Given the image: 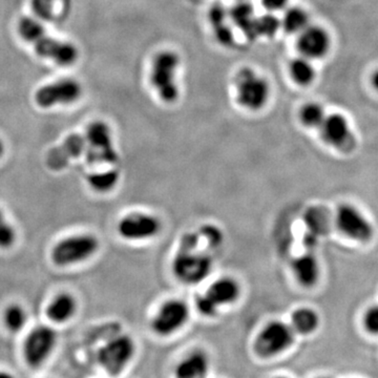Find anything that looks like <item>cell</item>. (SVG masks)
<instances>
[{"label": "cell", "mask_w": 378, "mask_h": 378, "mask_svg": "<svg viewBox=\"0 0 378 378\" xmlns=\"http://www.w3.org/2000/svg\"><path fill=\"white\" fill-rule=\"evenodd\" d=\"M215 257L197 230L186 232L180 239L172 259V273L184 285H198L211 275Z\"/></svg>", "instance_id": "6da1fadb"}, {"label": "cell", "mask_w": 378, "mask_h": 378, "mask_svg": "<svg viewBox=\"0 0 378 378\" xmlns=\"http://www.w3.org/2000/svg\"><path fill=\"white\" fill-rule=\"evenodd\" d=\"M18 32L24 40L34 47L40 57L52 60L59 66H70L78 58V51L72 43L49 36L45 29L34 18H22L18 24Z\"/></svg>", "instance_id": "7a4b0ae2"}, {"label": "cell", "mask_w": 378, "mask_h": 378, "mask_svg": "<svg viewBox=\"0 0 378 378\" xmlns=\"http://www.w3.org/2000/svg\"><path fill=\"white\" fill-rule=\"evenodd\" d=\"M241 296L242 287L239 280L232 276H221L197 296L195 306L202 317L213 319L219 315L222 309L236 304Z\"/></svg>", "instance_id": "3957f363"}, {"label": "cell", "mask_w": 378, "mask_h": 378, "mask_svg": "<svg viewBox=\"0 0 378 378\" xmlns=\"http://www.w3.org/2000/svg\"><path fill=\"white\" fill-rule=\"evenodd\" d=\"M180 57L174 52H161L156 56L151 72V82L158 96L166 103H176L180 95L176 75Z\"/></svg>", "instance_id": "277c9868"}, {"label": "cell", "mask_w": 378, "mask_h": 378, "mask_svg": "<svg viewBox=\"0 0 378 378\" xmlns=\"http://www.w3.org/2000/svg\"><path fill=\"white\" fill-rule=\"evenodd\" d=\"M296 334L289 323L280 319L268 322L257 333L253 349L259 356L271 358L289 350Z\"/></svg>", "instance_id": "5b68a950"}, {"label": "cell", "mask_w": 378, "mask_h": 378, "mask_svg": "<svg viewBox=\"0 0 378 378\" xmlns=\"http://www.w3.org/2000/svg\"><path fill=\"white\" fill-rule=\"evenodd\" d=\"M85 159L87 163L109 164L119 162V153L114 144L111 128L103 121H95L85 130Z\"/></svg>", "instance_id": "8992f818"}, {"label": "cell", "mask_w": 378, "mask_h": 378, "mask_svg": "<svg viewBox=\"0 0 378 378\" xmlns=\"http://www.w3.org/2000/svg\"><path fill=\"white\" fill-rule=\"evenodd\" d=\"M100 242L91 234H74L62 239L52 249L54 264L60 267L75 265L86 261L98 251Z\"/></svg>", "instance_id": "52a82bcc"}, {"label": "cell", "mask_w": 378, "mask_h": 378, "mask_svg": "<svg viewBox=\"0 0 378 378\" xmlns=\"http://www.w3.org/2000/svg\"><path fill=\"white\" fill-rule=\"evenodd\" d=\"M136 342L128 334H118L101 347L98 363L109 375H119L136 355Z\"/></svg>", "instance_id": "ba28073f"}, {"label": "cell", "mask_w": 378, "mask_h": 378, "mask_svg": "<svg viewBox=\"0 0 378 378\" xmlns=\"http://www.w3.org/2000/svg\"><path fill=\"white\" fill-rule=\"evenodd\" d=\"M236 87L238 103L248 111H259L269 100L270 89L267 80L250 68H245L239 73Z\"/></svg>", "instance_id": "9c48e42d"}, {"label": "cell", "mask_w": 378, "mask_h": 378, "mask_svg": "<svg viewBox=\"0 0 378 378\" xmlns=\"http://www.w3.org/2000/svg\"><path fill=\"white\" fill-rule=\"evenodd\" d=\"M190 317L188 304L180 298H169L156 311L151 321V329L161 338H169L186 326Z\"/></svg>", "instance_id": "30bf717a"}, {"label": "cell", "mask_w": 378, "mask_h": 378, "mask_svg": "<svg viewBox=\"0 0 378 378\" xmlns=\"http://www.w3.org/2000/svg\"><path fill=\"white\" fill-rule=\"evenodd\" d=\"M57 340V332L54 328L47 325L33 328L24 340V361L30 367H41L51 356Z\"/></svg>", "instance_id": "8fae6325"}, {"label": "cell", "mask_w": 378, "mask_h": 378, "mask_svg": "<svg viewBox=\"0 0 378 378\" xmlns=\"http://www.w3.org/2000/svg\"><path fill=\"white\" fill-rule=\"evenodd\" d=\"M161 220L149 213H132L124 216L117 225L118 234L122 239L130 242L149 241L159 236L161 232Z\"/></svg>", "instance_id": "7c38bea8"}, {"label": "cell", "mask_w": 378, "mask_h": 378, "mask_svg": "<svg viewBox=\"0 0 378 378\" xmlns=\"http://www.w3.org/2000/svg\"><path fill=\"white\" fill-rule=\"evenodd\" d=\"M334 222L338 229L351 240L365 243L373 238L374 227L371 222L353 205H340Z\"/></svg>", "instance_id": "4fadbf2b"}, {"label": "cell", "mask_w": 378, "mask_h": 378, "mask_svg": "<svg viewBox=\"0 0 378 378\" xmlns=\"http://www.w3.org/2000/svg\"><path fill=\"white\" fill-rule=\"evenodd\" d=\"M82 95V86L74 79H60L41 86L35 93V101L43 109L58 105H70Z\"/></svg>", "instance_id": "5bb4252c"}, {"label": "cell", "mask_w": 378, "mask_h": 378, "mask_svg": "<svg viewBox=\"0 0 378 378\" xmlns=\"http://www.w3.org/2000/svg\"><path fill=\"white\" fill-rule=\"evenodd\" d=\"M319 130L326 144L342 153H351L356 146V139L348 120L340 114L326 116Z\"/></svg>", "instance_id": "9a60e30c"}, {"label": "cell", "mask_w": 378, "mask_h": 378, "mask_svg": "<svg viewBox=\"0 0 378 378\" xmlns=\"http://www.w3.org/2000/svg\"><path fill=\"white\" fill-rule=\"evenodd\" d=\"M85 146L84 134L70 135L59 146L50 151L47 158V166L50 169H63L73 159L84 155Z\"/></svg>", "instance_id": "2e32d148"}, {"label": "cell", "mask_w": 378, "mask_h": 378, "mask_svg": "<svg viewBox=\"0 0 378 378\" xmlns=\"http://www.w3.org/2000/svg\"><path fill=\"white\" fill-rule=\"evenodd\" d=\"M211 371V357L202 349H196L176 363L174 378H209Z\"/></svg>", "instance_id": "e0dca14e"}, {"label": "cell", "mask_w": 378, "mask_h": 378, "mask_svg": "<svg viewBox=\"0 0 378 378\" xmlns=\"http://www.w3.org/2000/svg\"><path fill=\"white\" fill-rule=\"evenodd\" d=\"M298 47L303 57L307 59H319L329 51V35L319 27L308 26L300 33Z\"/></svg>", "instance_id": "ac0fdd59"}, {"label": "cell", "mask_w": 378, "mask_h": 378, "mask_svg": "<svg viewBox=\"0 0 378 378\" xmlns=\"http://www.w3.org/2000/svg\"><path fill=\"white\" fill-rule=\"evenodd\" d=\"M292 271L296 282L304 288H312L321 278V265L313 251H307L294 257Z\"/></svg>", "instance_id": "d6986e66"}, {"label": "cell", "mask_w": 378, "mask_h": 378, "mask_svg": "<svg viewBox=\"0 0 378 378\" xmlns=\"http://www.w3.org/2000/svg\"><path fill=\"white\" fill-rule=\"evenodd\" d=\"M76 312V298L72 294H66V292L55 296L47 305V310H45L47 319L55 324H64L70 321Z\"/></svg>", "instance_id": "ffe728a7"}, {"label": "cell", "mask_w": 378, "mask_h": 378, "mask_svg": "<svg viewBox=\"0 0 378 378\" xmlns=\"http://www.w3.org/2000/svg\"><path fill=\"white\" fill-rule=\"evenodd\" d=\"M290 326L296 335L308 336L317 331L321 325V317L310 307H300L292 311Z\"/></svg>", "instance_id": "44dd1931"}, {"label": "cell", "mask_w": 378, "mask_h": 378, "mask_svg": "<svg viewBox=\"0 0 378 378\" xmlns=\"http://www.w3.org/2000/svg\"><path fill=\"white\" fill-rule=\"evenodd\" d=\"M228 13L221 5H216L209 11V22L213 26L216 38L221 45L230 47L234 43V37L227 22Z\"/></svg>", "instance_id": "7402d4cb"}, {"label": "cell", "mask_w": 378, "mask_h": 378, "mask_svg": "<svg viewBox=\"0 0 378 378\" xmlns=\"http://www.w3.org/2000/svg\"><path fill=\"white\" fill-rule=\"evenodd\" d=\"M230 16L236 26L240 28L249 39L257 38V20L253 16V9L249 3H241L234 6Z\"/></svg>", "instance_id": "603a6c76"}, {"label": "cell", "mask_w": 378, "mask_h": 378, "mask_svg": "<svg viewBox=\"0 0 378 378\" xmlns=\"http://www.w3.org/2000/svg\"><path fill=\"white\" fill-rule=\"evenodd\" d=\"M119 170L114 169V168L103 170V172H93L87 176L89 187L100 194H107L114 190L119 184Z\"/></svg>", "instance_id": "cb8c5ba5"}, {"label": "cell", "mask_w": 378, "mask_h": 378, "mask_svg": "<svg viewBox=\"0 0 378 378\" xmlns=\"http://www.w3.org/2000/svg\"><path fill=\"white\" fill-rule=\"evenodd\" d=\"M305 222L308 227V232L319 238L325 236L329 232L331 224L328 211L321 206L310 207L305 215Z\"/></svg>", "instance_id": "d4e9b609"}, {"label": "cell", "mask_w": 378, "mask_h": 378, "mask_svg": "<svg viewBox=\"0 0 378 378\" xmlns=\"http://www.w3.org/2000/svg\"><path fill=\"white\" fill-rule=\"evenodd\" d=\"M197 232L209 250L213 251L216 255L225 244V234L223 230L215 224H203Z\"/></svg>", "instance_id": "484cf974"}, {"label": "cell", "mask_w": 378, "mask_h": 378, "mask_svg": "<svg viewBox=\"0 0 378 378\" xmlns=\"http://www.w3.org/2000/svg\"><path fill=\"white\" fill-rule=\"evenodd\" d=\"M292 79L300 85H308L315 80V70L310 59L305 57L296 58L290 64Z\"/></svg>", "instance_id": "4316f807"}, {"label": "cell", "mask_w": 378, "mask_h": 378, "mask_svg": "<svg viewBox=\"0 0 378 378\" xmlns=\"http://www.w3.org/2000/svg\"><path fill=\"white\" fill-rule=\"evenodd\" d=\"M282 24L290 34H300L309 26L308 15L301 8H292L286 12Z\"/></svg>", "instance_id": "83f0119b"}, {"label": "cell", "mask_w": 378, "mask_h": 378, "mask_svg": "<svg viewBox=\"0 0 378 378\" xmlns=\"http://www.w3.org/2000/svg\"><path fill=\"white\" fill-rule=\"evenodd\" d=\"M6 327L12 333H18L26 327L28 315L24 307L18 304L10 305L3 315Z\"/></svg>", "instance_id": "f1b7e54d"}, {"label": "cell", "mask_w": 378, "mask_h": 378, "mask_svg": "<svg viewBox=\"0 0 378 378\" xmlns=\"http://www.w3.org/2000/svg\"><path fill=\"white\" fill-rule=\"evenodd\" d=\"M325 109L319 103H308L300 111V120L307 128L319 130L326 118Z\"/></svg>", "instance_id": "f546056e"}, {"label": "cell", "mask_w": 378, "mask_h": 378, "mask_svg": "<svg viewBox=\"0 0 378 378\" xmlns=\"http://www.w3.org/2000/svg\"><path fill=\"white\" fill-rule=\"evenodd\" d=\"M17 240L14 226L8 221L5 213L0 209V249H9L14 246Z\"/></svg>", "instance_id": "4dcf8cb0"}, {"label": "cell", "mask_w": 378, "mask_h": 378, "mask_svg": "<svg viewBox=\"0 0 378 378\" xmlns=\"http://www.w3.org/2000/svg\"><path fill=\"white\" fill-rule=\"evenodd\" d=\"M278 28L280 22L273 15H265L257 20V36H273Z\"/></svg>", "instance_id": "1f68e13d"}, {"label": "cell", "mask_w": 378, "mask_h": 378, "mask_svg": "<svg viewBox=\"0 0 378 378\" xmlns=\"http://www.w3.org/2000/svg\"><path fill=\"white\" fill-rule=\"evenodd\" d=\"M365 330L374 335H378V305L368 309L363 317Z\"/></svg>", "instance_id": "d6a6232c"}, {"label": "cell", "mask_w": 378, "mask_h": 378, "mask_svg": "<svg viewBox=\"0 0 378 378\" xmlns=\"http://www.w3.org/2000/svg\"><path fill=\"white\" fill-rule=\"evenodd\" d=\"M32 5L33 10H35L38 15L49 20L50 16H51L53 0H32Z\"/></svg>", "instance_id": "836d02e7"}, {"label": "cell", "mask_w": 378, "mask_h": 378, "mask_svg": "<svg viewBox=\"0 0 378 378\" xmlns=\"http://www.w3.org/2000/svg\"><path fill=\"white\" fill-rule=\"evenodd\" d=\"M288 0H263V5L269 11H278L287 5Z\"/></svg>", "instance_id": "e575fe53"}, {"label": "cell", "mask_w": 378, "mask_h": 378, "mask_svg": "<svg viewBox=\"0 0 378 378\" xmlns=\"http://www.w3.org/2000/svg\"><path fill=\"white\" fill-rule=\"evenodd\" d=\"M0 378H16V376L11 372L0 370Z\"/></svg>", "instance_id": "d590c367"}, {"label": "cell", "mask_w": 378, "mask_h": 378, "mask_svg": "<svg viewBox=\"0 0 378 378\" xmlns=\"http://www.w3.org/2000/svg\"><path fill=\"white\" fill-rule=\"evenodd\" d=\"M372 83H373L374 87L378 91V70L372 77Z\"/></svg>", "instance_id": "8d00e7d4"}, {"label": "cell", "mask_w": 378, "mask_h": 378, "mask_svg": "<svg viewBox=\"0 0 378 378\" xmlns=\"http://www.w3.org/2000/svg\"><path fill=\"white\" fill-rule=\"evenodd\" d=\"M6 151V145L3 143V141L0 139V158L3 157L5 155Z\"/></svg>", "instance_id": "74e56055"}, {"label": "cell", "mask_w": 378, "mask_h": 378, "mask_svg": "<svg viewBox=\"0 0 378 378\" xmlns=\"http://www.w3.org/2000/svg\"><path fill=\"white\" fill-rule=\"evenodd\" d=\"M275 378H289V377H285V376H278V377Z\"/></svg>", "instance_id": "f35d334b"}, {"label": "cell", "mask_w": 378, "mask_h": 378, "mask_svg": "<svg viewBox=\"0 0 378 378\" xmlns=\"http://www.w3.org/2000/svg\"><path fill=\"white\" fill-rule=\"evenodd\" d=\"M319 378H329V377H319Z\"/></svg>", "instance_id": "ab89813d"}]
</instances>
